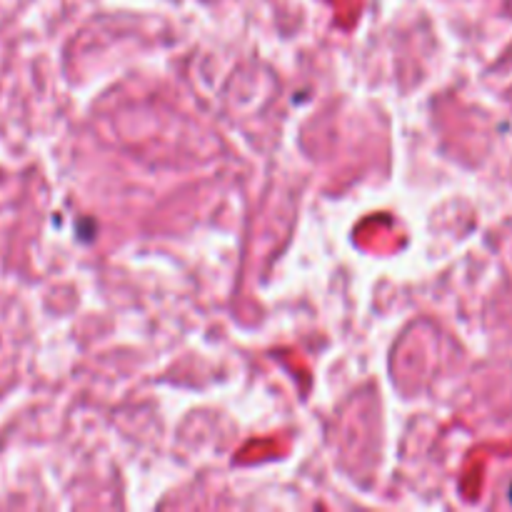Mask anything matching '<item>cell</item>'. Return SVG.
I'll use <instances>...</instances> for the list:
<instances>
[{
	"mask_svg": "<svg viewBox=\"0 0 512 512\" xmlns=\"http://www.w3.org/2000/svg\"><path fill=\"white\" fill-rule=\"evenodd\" d=\"M510 503H512V485H510Z\"/></svg>",
	"mask_w": 512,
	"mask_h": 512,
	"instance_id": "obj_1",
	"label": "cell"
}]
</instances>
